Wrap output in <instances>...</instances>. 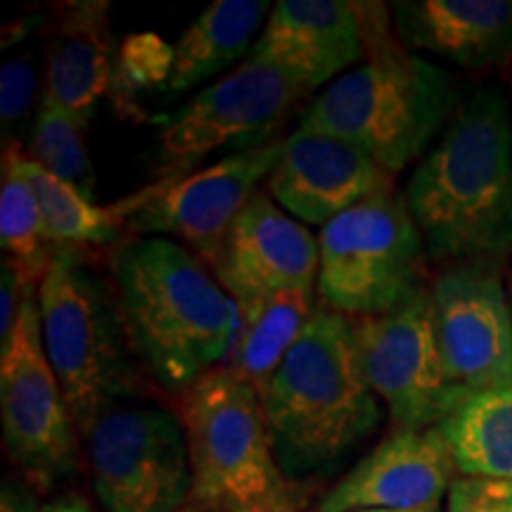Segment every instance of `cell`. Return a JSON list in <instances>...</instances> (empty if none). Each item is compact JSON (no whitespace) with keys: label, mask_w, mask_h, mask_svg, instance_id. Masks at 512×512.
Listing matches in <instances>:
<instances>
[{"label":"cell","mask_w":512,"mask_h":512,"mask_svg":"<svg viewBox=\"0 0 512 512\" xmlns=\"http://www.w3.org/2000/svg\"><path fill=\"white\" fill-rule=\"evenodd\" d=\"M403 200L432 259L501 266L512 256V117L501 88L460 105Z\"/></svg>","instance_id":"cell-1"},{"label":"cell","mask_w":512,"mask_h":512,"mask_svg":"<svg viewBox=\"0 0 512 512\" xmlns=\"http://www.w3.org/2000/svg\"><path fill=\"white\" fill-rule=\"evenodd\" d=\"M112 280L128 347L164 392L183 399L226 363L240 311L195 252L171 238L133 240L114 254Z\"/></svg>","instance_id":"cell-2"},{"label":"cell","mask_w":512,"mask_h":512,"mask_svg":"<svg viewBox=\"0 0 512 512\" xmlns=\"http://www.w3.org/2000/svg\"><path fill=\"white\" fill-rule=\"evenodd\" d=\"M259 396L275 458L294 484L332 475L382 420L354 318L323 302Z\"/></svg>","instance_id":"cell-3"},{"label":"cell","mask_w":512,"mask_h":512,"mask_svg":"<svg viewBox=\"0 0 512 512\" xmlns=\"http://www.w3.org/2000/svg\"><path fill=\"white\" fill-rule=\"evenodd\" d=\"M368 48V60L332 81L299 126L347 140L394 176L422 157L456 91L451 74L396 46L384 5L370 19Z\"/></svg>","instance_id":"cell-4"},{"label":"cell","mask_w":512,"mask_h":512,"mask_svg":"<svg viewBox=\"0 0 512 512\" xmlns=\"http://www.w3.org/2000/svg\"><path fill=\"white\" fill-rule=\"evenodd\" d=\"M192 467V508L209 512H302L299 484L285 477L261 396L216 368L181 399Z\"/></svg>","instance_id":"cell-5"},{"label":"cell","mask_w":512,"mask_h":512,"mask_svg":"<svg viewBox=\"0 0 512 512\" xmlns=\"http://www.w3.org/2000/svg\"><path fill=\"white\" fill-rule=\"evenodd\" d=\"M43 349L83 437L131 394L133 368L114 292L74 249L50 254L38 280Z\"/></svg>","instance_id":"cell-6"},{"label":"cell","mask_w":512,"mask_h":512,"mask_svg":"<svg viewBox=\"0 0 512 512\" xmlns=\"http://www.w3.org/2000/svg\"><path fill=\"white\" fill-rule=\"evenodd\" d=\"M318 254V299L349 318L382 316L425 290V240L394 192L320 228Z\"/></svg>","instance_id":"cell-7"},{"label":"cell","mask_w":512,"mask_h":512,"mask_svg":"<svg viewBox=\"0 0 512 512\" xmlns=\"http://www.w3.org/2000/svg\"><path fill=\"white\" fill-rule=\"evenodd\" d=\"M0 418L5 451L34 489L76 470V422L43 349L38 283L29 285L15 332L0 349Z\"/></svg>","instance_id":"cell-8"},{"label":"cell","mask_w":512,"mask_h":512,"mask_svg":"<svg viewBox=\"0 0 512 512\" xmlns=\"http://www.w3.org/2000/svg\"><path fill=\"white\" fill-rule=\"evenodd\" d=\"M95 496L107 512H181L192 467L181 415L155 406H114L86 432Z\"/></svg>","instance_id":"cell-9"},{"label":"cell","mask_w":512,"mask_h":512,"mask_svg":"<svg viewBox=\"0 0 512 512\" xmlns=\"http://www.w3.org/2000/svg\"><path fill=\"white\" fill-rule=\"evenodd\" d=\"M306 88L271 64L242 62L188 105L162 119V181L188 176L219 150L245 152L275 140V131Z\"/></svg>","instance_id":"cell-10"},{"label":"cell","mask_w":512,"mask_h":512,"mask_svg":"<svg viewBox=\"0 0 512 512\" xmlns=\"http://www.w3.org/2000/svg\"><path fill=\"white\" fill-rule=\"evenodd\" d=\"M354 325L363 375L396 430L439 427L470 396L446 370L430 290L382 316L354 318Z\"/></svg>","instance_id":"cell-11"},{"label":"cell","mask_w":512,"mask_h":512,"mask_svg":"<svg viewBox=\"0 0 512 512\" xmlns=\"http://www.w3.org/2000/svg\"><path fill=\"white\" fill-rule=\"evenodd\" d=\"M283 152V140L230 152L176 181H155L131 195L133 214L126 223L145 238H178L207 264L230 226L268 181Z\"/></svg>","instance_id":"cell-12"},{"label":"cell","mask_w":512,"mask_h":512,"mask_svg":"<svg viewBox=\"0 0 512 512\" xmlns=\"http://www.w3.org/2000/svg\"><path fill=\"white\" fill-rule=\"evenodd\" d=\"M430 292L451 380L467 394L512 387V299L498 266H448Z\"/></svg>","instance_id":"cell-13"},{"label":"cell","mask_w":512,"mask_h":512,"mask_svg":"<svg viewBox=\"0 0 512 512\" xmlns=\"http://www.w3.org/2000/svg\"><path fill=\"white\" fill-rule=\"evenodd\" d=\"M318 264V235L261 190L207 261L240 313L278 292L313 287Z\"/></svg>","instance_id":"cell-14"},{"label":"cell","mask_w":512,"mask_h":512,"mask_svg":"<svg viewBox=\"0 0 512 512\" xmlns=\"http://www.w3.org/2000/svg\"><path fill=\"white\" fill-rule=\"evenodd\" d=\"M266 188L304 226L325 228L356 204L394 192V181L356 145L299 126L283 140Z\"/></svg>","instance_id":"cell-15"},{"label":"cell","mask_w":512,"mask_h":512,"mask_svg":"<svg viewBox=\"0 0 512 512\" xmlns=\"http://www.w3.org/2000/svg\"><path fill=\"white\" fill-rule=\"evenodd\" d=\"M370 5L349 0H280L256 38L249 62L294 76L306 93L339 79L366 55ZM347 74V72H344Z\"/></svg>","instance_id":"cell-16"},{"label":"cell","mask_w":512,"mask_h":512,"mask_svg":"<svg viewBox=\"0 0 512 512\" xmlns=\"http://www.w3.org/2000/svg\"><path fill=\"white\" fill-rule=\"evenodd\" d=\"M456 472L439 427L396 430L332 486L318 512L434 508L451 491Z\"/></svg>","instance_id":"cell-17"},{"label":"cell","mask_w":512,"mask_h":512,"mask_svg":"<svg viewBox=\"0 0 512 512\" xmlns=\"http://www.w3.org/2000/svg\"><path fill=\"white\" fill-rule=\"evenodd\" d=\"M396 36L411 53L467 69L512 60V0H408L392 5Z\"/></svg>","instance_id":"cell-18"},{"label":"cell","mask_w":512,"mask_h":512,"mask_svg":"<svg viewBox=\"0 0 512 512\" xmlns=\"http://www.w3.org/2000/svg\"><path fill=\"white\" fill-rule=\"evenodd\" d=\"M117 53L110 3L64 5L48 38L41 100L88 126L100 98L112 88Z\"/></svg>","instance_id":"cell-19"},{"label":"cell","mask_w":512,"mask_h":512,"mask_svg":"<svg viewBox=\"0 0 512 512\" xmlns=\"http://www.w3.org/2000/svg\"><path fill=\"white\" fill-rule=\"evenodd\" d=\"M268 8L264 0H214L178 38L166 91L181 95L249 57Z\"/></svg>","instance_id":"cell-20"},{"label":"cell","mask_w":512,"mask_h":512,"mask_svg":"<svg viewBox=\"0 0 512 512\" xmlns=\"http://www.w3.org/2000/svg\"><path fill=\"white\" fill-rule=\"evenodd\" d=\"M318 306L316 287H297L242 311L240 332L221 368L261 392L302 337Z\"/></svg>","instance_id":"cell-21"},{"label":"cell","mask_w":512,"mask_h":512,"mask_svg":"<svg viewBox=\"0 0 512 512\" xmlns=\"http://www.w3.org/2000/svg\"><path fill=\"white\" fill-rule=\"evenodd\" d=\"M439 430L460 475L512 482V387L470 394Z\"/></svg>","instance_id":"cell-22"},{"label":"cell","mask_w":512,"mask_h":512,"mask_svg":"<svg viewBox=\"0 0 512 512\" xmlns=\"http://www.w3.org/2000/svg\"><path fill=\"white\" fill-rule=\"evenodd\" d=\"M19 169L34 188L38 204L43 211V226H46L48 242L57 245H100L117 235L121 223L131 219V209L126 200L110 207H98L88 200L74 185L43 169L41 164L29 157L24 147H19Z\"/></svg>","instance_id":"cell-23"},{"label":"cell","mask_w":512,"mask_h":512,"mask_svg":"<svg viewBox=\"0 0 512 512\" xmlns=\"http://www.w3.org/2000/svg\"><path fill=\"white\" fill-rule=\"evenodd\" d=\"M19 145L3 147V183H0V245L8 259L17 261L34 280L48 268V238L43 211L31 183L19 169Z\"/></svg>","instance_id":"cell-24"},{"label":"cell","mask_w":512,"mask_h":512,"mask_svg":"<svg viewBox=\"0 0 512 512\" xmlns=\"http://www.w3.org/2000/svg\"><path fill=\"white\" fill-rule=\"evenodd\" d=\"M83 133H86L83 121L41 100L31 124V145L27 152L43 169L93 200L95 171Z\"/></svg>","instance_id":"cell-25"},{"label":"cell","mask_w":512,"mask_h":512,"mask_svg":"<svg viewBox=\"0 0 512 512\" xmlns=\"http://www.w3.org/2000/svg\"><path fill=\"white\" fill-rule=\"evenodd\" d=\"M174 69V46L157 34H133L121 43L114 64L112 88L117 107H136V95L150 88L166 86Z\"/></svg>","instance_id":"cell-26"},{"label":"cell","mask_w":512,"mask_h":512,"mask_svg":"<svg viewBox=\"0 0 512 512\" xmlns=\"http://www.w3.org/2000/svg\"><path fill=\"white\" fill-rule=\"evenodd\" d=\"M38 91V62L34 50L12 57L0 69V124L3 138L29 117Z\"/></svg>","instance_id":"cell-27"},{"label":"cell","mask_w":512,"mask_h":512,"mask_svg":"<svg viewBox=\"0 0 512 512\" xmlns=\"http://www.w3.org/2000/svg\"><path fill=\"white\" fill-rule=\"evenodd\" d=\"M448 512H512V482L458 477L448 491Z\"/></svg>","instance_id":"cell-28"},{"label":"cell","mask_w":512,"mask_h":512,"mask_svg":"<svg viewBox=\"0 0 512 512\" xmlns=\"http://www.w3.org/2000/svg\"><path fill=\"white\" fill-rule=\"evenodd\" d=\"M0 275H3V278H0V349H5L8 347L12 332H15L24 294H27L29 285L38 283V280L31 278L17 261L8 259V256L3 259Z\"/></svg>","instance_id":"cell-29"},{"label":"cell","mask_w":512,"mask_h":512,"mask_svg":"<svg viewBox=\"0 0 512 512\" xmlns=\"http://www.w3.org/2000/svg\"><path fill=\"white\" fill-rule=\"evenodd\" d=\"M0 512H41L34 486L19 479H5L0 491Z\"/></svg>","instance_id":"cell-30"},{"label":"cell","mask_w":512,"mask_h":512,"mask_svg":"<svg viewBox=\"0 0 512 512\" xmlns=\"http://www.w3.org/2000/svg\"><path fill=\"white\" fill-rule=\"evenodd\" d=\"M41 512H95V508L86 501V498L69 494V496H60V498H55V501L46 503L41 508Z\"/></svg>","instance_id":"cell-31"},{"label":"cell","mask_w":512,"mask_h":512,"mask_svg":"<svg viewBox=\"0 0 512 512\" xmlns=\"http://www.w3.org/2000/svg\"><path fill=\"white\" fill-rule=\"evenodd\" d=\"M356 512H441L439 505L434 508H418V510H384V508H373V510H356Z\"/></svg>","instance_id":"cell-32"},{"label":"cell","mask_w":512,"mask_h":512,"mask_svg":"<svg viewBox=\"0 0 512 512\" xmlns=\"http://www.w3.org/2000/svg\"><path fill=\"white\" fill-rule=\"evenodd\" d=\"M185 512H209V510H200V508H192V505H190V508H188V510H185Z\"/></svg>","instance_id":"cell-33"},{"label":"cell","mask_w":512,"mask_h":512,"mask_svg":"<svg viewBox=\"0 0 512 512\" xmlns=\"http://www.w3.org/2000/svg\"><path fill=\"white\" fill-rule=\"evenodd\" d=\"M510 299H512V283H510Z\"/></svg>","instance_id":"cell-34"}]
</instances>
